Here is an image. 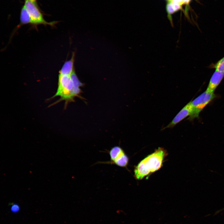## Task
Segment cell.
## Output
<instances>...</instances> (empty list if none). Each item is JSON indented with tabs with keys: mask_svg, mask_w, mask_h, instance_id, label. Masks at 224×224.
Here are the masks:
<instances>
[{
	"mask_svg": "<svg viewBox=\"0 0 224 224\" xmlns=\"http://www.w3.org/2000/svg\"><path fill=\"white\" fill-rule=\"evenodd\" d=\"M222 210H224V209L221 210L219 211H218L217 212L218 213V212H220Z\"/></svg>",
	"mask_w": 224,
	"mask_h": 224,
	"instance_id": "cell-15",
	"label": "cell"
},
{
	"mask_svg": "<svg viewBox=\"0 0 224 224\" xmlns=\"http://www.w3.org/2000/svg\"><path fill=\"white\" fill-rule=\"evenodd\" d=\"M212 67L214 68L216 71L224 72V57L213 65Z\"/></svg>",
	"mask_w": 224,
	"mask_h": 224,
	"instance_id": "cell-13",
	"label": "cell"
},
{
	"mask_svg": "<svg viewBox=\"0 0 224 224\" xmlns=\"http://www.w3.org/2000/svg\"><path fill=\"white\" fill-rule=\"evenodd\" d=\"M82 84L78 79L74 71L71 74L59 73L57 91L52 98L59 96L60 100L68 102L78 95Z\"/></svg>",
	"mask_w": 224,
	"mask_h": 224,
	"instance_id": "cell-1",
	"label": "cell"
},
{
	"mask_svg": "<svg viewBox=\"0 0 224 224\" xmlns=\"http://www.w3.org/2000/svg\"><path fill=\"white\" fill-rule=\"evenodd\" d=\"M24 6L30 15L32 21V24L35 25L42 24L53 26L55 23V21L49 22L45 20L42 14L37 7L35 1L26 0Z\"/></svg>",
	"mask_w": 224,
	"mask_h": 224,
	"instance_id": "cell-4",
	"label": "cell"
},
{
	"mask_svg": "<svg viewBox=\"0 0 224 224\" xmlns=\"http://www.w3.org/2000/svg\"><path fill=\"white\" fill-rule=\"evenodd\" d=\"M20 19V22L22 25L29 23L32 24L30 17L25 6L22 8Z\"/></svg>",
	"mask_w": 224,
	"mask_h": 224,
	"instance_id": "cell-11",
	"label": "cell"
},
{
	"mask_svg": "<svg viewBox=\"0 0 224 224\" xmlns=\"http://www.w3.org/2000/svg\"><path fill=\"white\" fill-rule=\"evenodd\" d=\"M124 153V151L120 147L116 146L113 147L109 151L111 162H112Z\"/></svg>",
	"mask_w": 224,
	"mask_h": 224,
	"instance_id": "cell-10",
	"label": "cell"
},
{
	"mask_svg": "<svg viewBox=\"0 0 224 224\" xmlns=\"http://www.w3.org/2000/svg\"><path fill=\"white\" fill-rule=\"evenodd\" d=\"M167 154L163 148L159 147L155 152L143 160L151 173L155 172L162 166L163 161Z\"/></svg>",
	"mask_w": 224,
	"mask_h": 224,
	"instance_id": "cell-3",
	"label": "cell"
},
{
	"mask_svg": "<svg viewBox=\"0 0 224 224\" xmlns=\"http://www.w3.org/2000/svg\"><path fill=\"white\" fill-rule=\"evenodd\" d=\"M215 97L214 92H209L206 90L194 100L191 101L192 110L188 119L192 120L198 117L201 111Z\"/></svg>",
	"mask_w": 224,
	"mask_h": 224,
	"instance_id": "cell-2",
	"label": "cell"
},
{
	"mask_svg": "<svg viewBox=\"0 0 224 224\" xmlns=\"http://www.w3.org/2000/svg\"><path fill=\"white\" fill-rule=\"evenodd\" d=\"M74 56L70 60L64 63L59 73L63 74H71L74 71L73 69Z\"/></svg>",
	"mask_w": 224,
	"mask_h": 224,
	"instance_id": "cell-9",
	"label": "cell"
},
{
	"mask_svg": "<svg viewBox=\"0 0 224 224\" xmlns=\"http://www.w3.org/2000/svg\"><path fill=\"white\" fill-rule=\"evenodd\" d=\"M128 160L129 159L128 156L124 153L117 158L111 163L120 167H125L127 165Z\"/></svg>",
	"mask_w": 224,
	"mask_h": 224,
	"instance_id": "cell-12",
	"label": "cell"
},
{
	"mask_svg": "<svg viewBox=\"0 0 224 224\" xmlns=\"http://www.w3.org/2000/svg\"><path fill=\"white\" fill-rule=\"evenodd\" d=\"M151 173L146 167L142 160L134 170V175L138 180H141L148 175Z\"/></svg>",
	"mask_w": 224,
	"mask_h": 224,
	"instance_id": "cell-7",
	"label": "cell"
},
{
	"mask_svg": "<svg viewBox=\"0 0 224 224\" xmlns=\"http://www.w3.org/2000/svg\"><path fill=\"white\" fill-rule=\"evenodd\" d=\"M20 208L19 206L17 204H12L11 208V210L12 212H16L18 211Z\"/></svg>",
	"mask_w": 224,
	"mask_h": 224,
	"instance_id": "cell-14",
	"label": "cell"
},
{
	"mask_svg": "<svg viewBox=\"0 0 224 224\" xmlns=\"http://www.w3.org/2000/svg\"><path fill=\"white\" fill-rule=\"evenodd\" d=\"M192 110L191 101L189 102L179 112L170 122L162 130L167 128H172L178 123L191 114Z\"/></svg>",
	"mask_w": 224,
	"mask_h": 224,
	"instance_id": "cell-5",
	"label": "cell"
},
{
	"mask_svg": "<svg viewBox=\"0 0 224 224\" xmlns=\"http://www.w3.org/2000/svg\"><path fill=\"white\" fill-rule=\"evenodd\" d=\"M224 77V72L216 71L212 75L206 90L207 91L214 92Z\"/></svg>",
	"mask_w": 224,
	"mask_h": 224,
	"instance_id": "cell-6",
	"label": "cell"
},
{
	"mask_svg": "<svg viewBox=\"0 0 224 224\" xmlns=\"http://www.w3.org/2000/svg\"><path fill=\"white\" fill-rule=\"evenodd\" d=\"M31 0V1H34V2L35 1V0Z\"/></svg>",
	"mask_w": 224,
	"mask_h": 224,
	"instance_id": "cell-16",
	"label": "cell"
},
{
	"mask_svg": "<svg viewBox=\"0 0 224 224\" xmlns=\"http://www.w3.org/2000/svg\"><path fill=\"white\" fill-rule=\"evenodd\" d=\"M166 8L168 14V17L171 24L173 25L171 15L180 10V5L172 0H168Z\"/></svg>",
	"mask_w": 224,
	"mask_h": 224,
	"instance_id": "cell-8",
	"label": "cell"
}]
</instances>
